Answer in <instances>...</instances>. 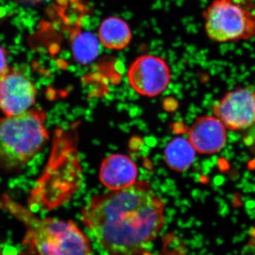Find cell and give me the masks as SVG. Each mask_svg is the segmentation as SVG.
Here are the masks:
<instances>
[{
  "mask_svg": "<svg viewBox=\"0 0 255 255\" xmlns=\"http://www.w3.org/2000/svg\"><path fill=\"white\" fill-rule=\"evenodd\" d=\"M165 202L148 182L92 196L81 210L87 229L108 255H151L164 225Z\"/></svg>",
  "mask_w": 255,
  "mask_h": 255,
  "instance_id": "cell-1",
  "label": "cell"
},
{
  "mask_svg": "<svg viewBox=\"0 0 255 255\" xmlns=\"http://www.w3.org/2000/svg\"><path fill=\"white\" fill-rule=\"evenodd\" d=\"M0 206L25 226L23 243L32 254L93 255L90 239L73 221L39 219L31 209L6 194L1 196Z\"/></svg>",
  "mask_w": 255,
  "mask_h": 255,
  "instance_id": "cell-2",
  "label": "cell"
},
{
  "mask_svg": "<svg viewBox=\"0 0 255 255\" xmlns=\"http://www.w3.org/2000/svg\"><path fill=\"white\" fill-rule=\"evenodd\" d=\"M46 112L33 107L12 117H0V169L22 170L43 150L49 134Z\"/></svg>",
  "mask_w": 255,
  "mask_h": 255,
  "instance_id": "cell-3",
  "label": "cell"
},
{
  "mask_svg": "<svg viewBox=\"0 0 255 255\" xmlns=\"http://www.w3.org/2000/svg\"><path fill=\"white\" fill-rule=\"evenodd\" d=\"M211 41L230 43L255 36V4L252 0H214L204 12Z\"/></svg>",
  "mask_w": 255,
  "mask_h": 255,
  "instance_id": "cell-4",
  "label": "cell"
},
{
  "mask_svg": "<svg viewBox=\"0 0 255 255\" xmlns=\"http://www.w3.org/2000/svg\"><path fill=\"white\" fill-rule=\"evenodd\" d=\"M128 79L130 87L139 95L155 97L167 90L171 72L168 64L160 57L145 55L130 65Z\"/></svg>",
  "mask_w": 255,
  "mask_h": 255,
  "instance_id": "cell-5",
  "label": "cell"
},
{
  "mask_svg": "<svg viewBox=\"0 0 255 255\" xmlns=\"http://www.w3.org/2000/svg\"><path fill=\"white\" fill-rule=\"evenodd\" d=\"M214 113L230 130L253 127L255 124V89L238 87L228 92L215 105Z\"/></svg>",
  "mask_w": 255,
  "mask_h": 255,
  "instance_id": "cell-6",
  "label": "cell"
},
{
  "mask_svg": "<svg viewBox=\"0 0 255 255\" xmlns=\"http://www.w3.org/2000/svg\"><path fill=\"white\" fill-rule=\"evenodd\" d=\"M36 85L22 72L10 67L0 77V111L6 117L27 112L34 107Z\"/></svg>",
  "mask_w": 255,
  "mask_h": 255,
  "instance_id": "cell-7",
  "label": "cell"
},
{
  "mask_svg": "<svg viewBox=\"0 0 255 255\" xmlns=\"http://www.w3.org/2000/svg\"><path fill=\"white\" fill-rule=\"evenodd\" d=\"M226 127L216 117L196 119L189 130L188 140L196 152L211 155L219 152L226 145Z\"/></svg>",
  "mask_w": 255,
  "mask_h": 255,
  "instance_id": "cell-8",
  "label": "cell"
},
{
  "mask_svg": "<svg viewBox=\"0 0 255 255\" xmlns=\"http://www.w3.org/2000/svg\"><path fill=\"white\" fill-rule=\"evenodd\" d=\"M137 172L136 164L130 157L123 154H112L102 161L100 180L111 191L121 190L137 182Z\"/></svg>",
  "mask_w": 255,
  "mask_h": 255,
  "instance_id": "cell-9",
  "label": "cell"
},
{
  "mask_svg": "<svg viewBox=\"0 0 255 255\" xmlns=\"http://www.w3.org/2000/svg\"><path fill=\"white\" fill-rule=\"evenodd\" d=\"M132 39L130 26L122 18L111 16L105 18L99 28V40L109 49L122 50Z\"/></svg>",
  "mask_w": 255,
  "mask_h": 255,
  "instance_id": "cell-10",
  "label": "cell"
},
{
  "mask_svg": "<svg viewBox=\"0 0 255 255\" xmlns=\"http://www.w3.org/2000/svg\"><path fill=\"white\" fill-rule=\"evenodd\" d=\"M196 152L189 140L184 137H175L166 145L164 151V162L172 170L184 172L194 162Z\"/></svg>",
  "mask_w": 255,
  "mask_h": 255,
  "instance_id": "cell-11",
  "label": "cell"
},
{
  "mask_svg": "<svg viewBox=\"0 0 255 255\" xmlns=\"http://www.w3.org/2000/svg\"><path fill=\"white\" fill-rule=\"evenodd\" d=\"M71 48L74 58L78 63L88 64L98 56L100 40L90 32H79L72 39Z\"/></svg>",
  "mask_w": 255,
  "mask_h": 255,
  "instance_id": "cell-12",
  "label": "cell"
},
{
  "mask_svg": "<svg viewBox=\"0 0 255 255\" xmlns=\"http://www.w3.org/2000/svg\"><path fill=\"white\" fill-rule=\"evenodd\" d=\"M9 68V51L0 45V77L2 76Z\"/></svg>",
  "mask_w": 255,
  "mask_h": 255,
  "instance_id": "cell-13",
  "label": "cell"
},
{
  "mask_svg": "<svg viewBox=\"0 0 255 255\" xmlns=\"http://www.w3.org/2000/svg\"><path fill=\"white\" fill-rule=\"evenodd\" d=\"M164 255H187L186 249L182 244H177V248H173V250L169 249L167 246H165V251Z\"/></svg>",
  "mask_w": 255,
  "mask_h": 255,
  "instance_id": "cell-14",
  "label": "cell"
},
{
  "mask_svg": "<svg viewBox=\"0 0 255 255\" xmlns=\"http://www.w3.org/2000/svg\"><path fill=\"white\" fill-rule=\"evenodd\" d=\"M249 236L248 245L252 248H255V226L250 231Z\"/></svg>",
  "mask_w": 255,
  "mask_h": 255,
  "instance_id": "cell-15",
  "label": "cell"
},
{
  "mask_svg": "<svg viewBox=\"0 0 255 255\" xmlns=\"http://www.w3.org/2000/svg\"><path fill=\"white\" fill-rule=\"evenodd\" d=\"M14 1H18V2L26 3V4H38L41 2L43 0H14Z\"/></svg>",
  "mask_w": 255,
  "mask_h": 255,
  "instance_id": "cell-16",
  "label": "cell"
}]
</instances>
